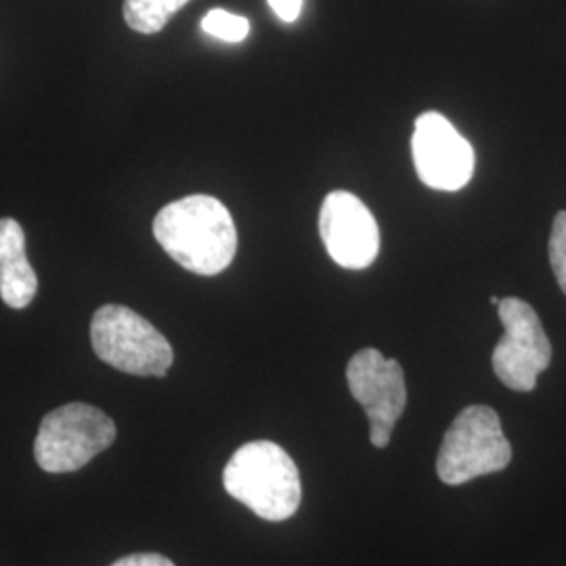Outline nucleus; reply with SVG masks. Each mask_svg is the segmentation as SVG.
I'll list each match as a JSON object with an SVG mask.
<instances>
[{
	"mask_svg": "<svg viewBox=\"0 0 566 566\" xmlns=\"http://www.w3.org/2000/svg\"><path fill=\"white\" fill-rule=\"evenodd\" d=\"M39 280L25 256V233L13 219H0V296L11 308L34 301Z\"/></svg>",
	"mask_w": 566,
	"mask_h": 566,
	"instance_id": "9d476101",
	"label": "nucleus"
},
{
	"mask_svg": "<svg viewBox=\"0 0 566 566\" xmlns=\"http://www.w3.org/2000/svg\"><path fill=\"white\" fill-rule=\"evenodd\" d=\"M202 30L219 41L242 42L250 34V21L224 9H212L203 15Z\"/></svg>",
	"mask_w": 566,
	"mask_h": 566,
	"instance_id": "f8f14e48",
	"label": "nucleus"
},
{
	"mask_svg": "<svg viewBox=\"0 0 566 566\" xmlns=\"http://www.w3.org/2000/svg\"><path fill=\"white\" fill-rule=\"evenodd\" d=\"M116 424L99 407L67 403L46 413L34 443L44 472H76L116 441Z\"/></svg>",
	"mask_w": 566,
	"mask_h": 566,
	"instance_id": "39448f33",
	"label": "nucleus"
},
{
	"mask_svg": "<svg viewBox=\"0 0 566 566\" xmlns=\"http://www.w3.org/2000/svg\"><path fill=\"white\" fill-rule=\"evenodd\" d=\"M411 154L420 181L437 191H460L474 175V149L439 112L416 120Z\"/></svg>",
	"mask_w": 566,
	"mask_h": 566,
	"instance_id": "6e6552de",
	"label": "nucleus"
},
{
	"mask_svg": "<svg viewBox=\"0 0 566 566\" xmlns=\"http://www.w3.org/2000/svg\"><path fill=\"white\" fill-rule=\"evenodd\" d=\"M504 336L495 346L491 364L502 385L516 392H531L552 361V343L535 308L521 298L497 304Z\"/></svg>",
	"mask_w": 566,
	"mask_h": 566,
	"instance_id": "423d86ee",
	"label": "nucleus"
},
{
	"mask_svg": "<svg viewBox=\"0 0 566 566\" xmlns=\"http://www.w3.org/2000/svg\"><path fill=\"white\" fill-rule=\"evenodd\" d=\"M154 235L175 263L203 277L223 273L238 252L233 217L212 196H189L164 206Z\"/></svg>",
	"mask_w": 566,
	"mask_h": 566,
	"instance_id": "f257e3e1",
	"label": "nucleus"
},
{
	"mask_svg": "<svg viewBox=\"0 0 566 566\" xmlns=\"http://www.w3.org/2000/svg\"><path fill=\"white\" fill-rule=\"evenodd\" d=\"M319 235L332 261L344 269H367L380 252V229L357 196L327 193L319 210Z\"/></svg>",
	"mask_w": 566,
	"mask_h": 566,
	"instance_id": "1a4fd4ad",
	"label": "nucleus"
},
{
	"mask_svg": "<svg viewBox=\"0 0 566 566\" xmlns=\"http://www.w3.org/2000/svg\"><path fill=\"white\" fill-rule=\"evenodd\" d=\"M95 355L124 374L163 378L175 361L172 346L139 313L105 304L91 324Z\"/></svg>",
	"mask_w": 566,
	"mask_h": 566,
	"instance_id": "20e7f679",
	"label": "nucleus"
},
{
	"mask_svg": "<svg viewBox=\"0 0 566 566\" xmlns=\"http://www.w3.org/2000/svg\"><path fill=\"white\" fill-rule=\"evenodd\" d=\"M303 2L304 0H269L273 13L285 23H292L301 18Z\"/></svg>",
	"mask_w": 566,
	"mask_h": 566,
	"instance_id": "4468645a",
	"label": "nucleus"
},
{
	"mask_svg": "<svg viewBox=\"0 0 566 566\" xmlns=\"http://www.w3.org/2000/svg\"><path fill=\"white\" fill-rule=\"evenodd\" d=\"M510 462L512 447L497 411L489 405H470L447 428L437 458V474L446 485L460 486L502 472Z\"/></svg>",
	"mask_w": 566,
	"mask_h": 566,
	"instance_id": "7ed1b4c3",
	"label": "nucleus"
},
{
	"mask_svg": "<svg viewBox=\"0 0 566 566\" xmlns=\"http://www.w3.org/2000/svg\"><path fill=\"white\" fill-rule=\"evenodd\" d=\"M189 0H124V21L139 34H158Z\"/></svg>",
	"mask_w": 566,
	"mask_h": 566,
	"instance_id": "9b49d317",
	"label": "nucleus"
},
{
	"mask_svg": "<svg viewBox=\"0 0 566 566\" xmlns=\"http://www.w3.org/2000/svg\"><path fill=\"white\" fill-rule=\"evenodd\" d=\"M112 566H175L172 560H168L163 554H130V556H124L118 563H114Z\"/></svg>",
	"mask_w": 566,
	"mask_h": 566,
	"instance_id": "2eb2a0df",
	"label": "nucleus"
},
{
	"mask_svg": "<svg viewBox=\"0 0 566 566\" xmlns=\"http://www.w3.org/2000/svg\"><path fill=\"white\" fill-rule=\"evenodd\" d=\"M223 485L233 500L271 523L294 516L303 500L298 465L271 441L240 447L224 465Z\"/></svg>",
	"mask_w": 566,
	"mask_h": 566,
	"instance_id": "f03ea898",
	"label": "nucleus"
},
{
	"mask_svg": "<svg viewBox=\"0 0 566 566\" xmlns=\"http://www.w3.org/2000/svg\"><path fill=\"white\" fill-rule=\"evenodd\" d=\"M500 303H502V298H497V296H491V304H495V306H497Z\"/></svg>",
	"mask_w": 566,
	"mask_h": 566,
	"instance_id": "dca6fc26",
	"label": "nucleus"
},
{
	"mask_svg": "<svg viewBox=\"0 0 566 566\" xmlns=\"http://www.w3.org/2000/svg\"><path fill=\"white\" fill-rule=\"evenodd\" d=\"M346 382L365 409L371 446L385 449L407 407L403 367L397 359H386L378 348H364L348 361Z\"/></svg>",
	"mask_w": 566,
	"mask_h": 566,
	"instance_id": "0eeeda50",
	"label": "nucleus"
},
{
	"mask_svg": "<svg viewBox=\"0 0 566 566\" xmlns=\"http://www.w3.org/2000/svg\"><path fill=\"white\" fill-rule=\"evenodd\" d=\"M549 263L556 282L566 294V210L558 212L549 235Z\"/></svg>",
	"mask_w": 566,
	"mask_h": 566,
	"instance_id": "ddd939ff",
	"label": "nucleus"
}]
</instances>
